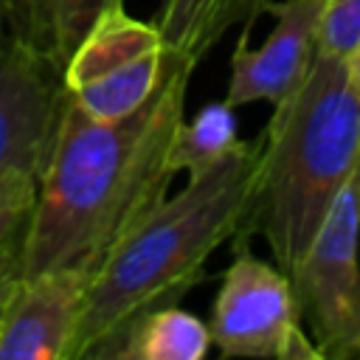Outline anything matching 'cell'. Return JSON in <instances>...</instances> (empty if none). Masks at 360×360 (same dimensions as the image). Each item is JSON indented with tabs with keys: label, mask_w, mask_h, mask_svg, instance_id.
Returning a JSON list of instances; mask_svg holds the SVG:
<instances>
[{
	"label": "cell",
	"mask_w": 360,
	"mask_h": 360,
	"mask_svg": "<svg viewBox=\"0 0 360 360\" xmlns=\"http://www.w3.org/2000/svg\"><path fill=\"white\" fill-rule=\"evenodd\" d=\"M188 62L166 56L158 90L135 112L98 121L62 104L37 180L22 276L82 267L96 273L110 250L166 197L169 149L186 118Z\"/></svg>",
	"instance_id": "obj_1"
},
{
	"label": "cell",
	"mask_w": 360,
	"mask_h": 360,
	"mask_svg": "<svg viewBox=\"0 0 360 360\" xmlns=\"http://www.w3.org/2000/svg\"><path fill=\"white\" fill-rule=\"evenodd\" d=\"M346 73H349V79H352V87H354L357 96H360V45H357V51L349 56V62H346Z\"/></svg>",
	"instance_id": "obj_16"
},
{
	"label": "cell",
	"mask_w": 360,
	"mask_h": 360,
	"mask_svg": "<svg viewBox=\"0 0 360 360\" xmlns=\"http://www.w3.org/2000/svg\"><path fill=\"white\" fill-rule=\"evenodd\" d=\"M211 346L208 323L180 304H160L115 329L87 360H202Z\"/></svg>",
	"instance_id": "obj_10"
},
{
	"label": "cell",
	"mask_w": 360,
	"mask_h": 360,
	"mask_svg": "<svg viewBox=\"0 0 360 360\" xmlns=\"http://www.w3.org/2000/svg\"><path fill=\"white\" fill-rule=\"evenodd\" d=\"M357 166L360 96L346 62L315 51L259 135L253 191L233 239L262 236L276 267L292 276Z\"/></svg>",
	"instance_id": "obj_3"
},
{
	"label": "cell",
	"mask_w": 360,
	"mask_h": 360,
	"mask_svg": "<svg viewBox=\"0 0 360 360\" xmlns=\"http://www.w3.org/2000/svg\"><path fill=\"white\" fill-rule=\"evenodd\" d=\"M37 174L20 169L0 177V287L22 276L37 202Z\"/></svg>",
	"instance_id": "obj_14"
},
{
	"label": "cell",
	"mask_w": 360,
	"mask_h": 360,
	"mask_svg": "<svg viewBox=\"0 0 360 360\" xmlns=\"http://www.w3.org/2000/svg\"><path fill=\"white\" fill-rule=\"evenodd\" d=\"M357 45H360V0H323L315 48L326 56L349 62Z\"/></svg>",
	"instance_id": "obj_15"
},
{
	"label": "cell",
	"mask_w": 360,
	"mask_h": 360,
	"mask_svg": "<svg viewBox=\"0 0 360 360\" xmlns=\"http://www.w3.org/2000/svg\"><path fill=\"white\" fill-rule=\"evenodd\" d=\"M301 323L323 360L360 357V166L290 276Z\"/></svg>",
	"instance_id": "obj_4"
},
{
	"label": "cell",
	"mask_w": 360,
	"mask_h": 360,
	"mask_svg": "<svg viewBox=\"0 0 360 360\" xmlns=\"http://www.w3.org/2000/svg\"><path fill=\"white\" fill-rule=\"evenodd\" d=\"M62 104V73L6 34L0 39V177L14 169L39 177Z\"/></svg>",
	"instance_id": "obj_7"
},
{
	"label": "cell",
	"mask_w": 360,
	"mask_h": 360,
	"mask_svg": "<svg viewBox=\"0 0 360 360\" xmlns=\"http://www.w3.org/2000/svg\"><path fill=\"white\" fill-rule=\"evenodd\" d=\"M90 278L82 267L20 276L0 323V360H70Z\"/></svg>",
	"instance_id": "obj_8"
},
{
	"label": "cell",
	"mask_w": 360,
	"mask_h": 360,
	"mask_svg": "<svg viewBox=\"0 0 360 360\" xmlns=\"http://www.w3.org/2000/svg\"><path fill=\"white\" fill-rule=\"evenodd\" d=\"M17 281H11V284H6V287H0V323H3V312H6V301H8V295H11V287H14Z\"/></svg>",
	"instance_id": "obj_17"
},
{
	"label": "cell",
	"mask_w": 360,
	"mask_h": 360,
	"mask_svg": "<svg viewBox=\"0 0 360 360\" xmlns=\"http://www.w3.org/2000/svg\"><path fill=\"white\" fill-rule=\"evenodd\" d=\"M233 110L236 107H231L222 98L197 110L194 118H183L169 149V166L174 174L183 172L186 177H197L214 169L242 143Z\"/></svg>",
	"instance_id": "obj_13"
},
{
	"label": "cell",
	"mask_w": 360,
	"mask_h": 360,
	"mask_svg": "<svg viewBox=\"0 0 360 360\" xmlns=\"http://www.w3.org/2000/svg\"><path fill=\"white\" fill-rule=\"evenodd\" d=\"M208 329L222 357L323 360L301 323L290 276L259 259L248 239H233Z\"/></svg>",
	"instance_id": "obj_5"
},
{
	"label": "cell",
	"mask_w": 360,
	"mask_h": 360,
	"mask_svg": "<svg viewBox=\"0 0 360 360\" xmlns=\"http://www.w3.org/2000/svg\"><path fill=\"white\" fill-rule=\"evenodd\" d=\"M259 160V138L242 141L214 169L188 177L174 197H163L93 273L70 360L104 343L135 315L180 304L205 276L208 259L239 233Z\"/></svg>",
	"instance_id": "obj_2"
},
{
	"label": "cell",
	"mask_w": 360,
	"mask_h": 360,
	"mask_svg": "<svg viewBox=\"0 0 360 360\" xmlns=\"http://www.w3.org/2000/svg\"><path fill=\"white\" fill-rule=\"evenodd\" d=\"M323 0H281L264 6L276 17L270 37L259 48H248L250 28H242L231 56V79L225 101L231 107L270 101L278 104L307 73L315 56L318 17Z\"/></svg>",
	"instance_id": "obj_9"
},
{
	"label": "cell",
	"mask_w": 360,
	"mask_h": 360,
	"mask_svg": "<svg viewBox=\"0 0 360 360\" xmlns=\"http://www.w3.org/2000/svg\"><path fill=\"white\" fill-rule=\"evenodd\" d=\"M118 3L124 0H3V14L8 37L62 73L96 20Z\"/></svg>",
	"instance_id": "obj_11"
},
{
	"label": "cell",
	"mask_w": 360,
	"mask_h": 360,
	"mask_svg": "<svg viewBox=\"0 0 360 360\" xmlns=\"http://www.w3.org/2000/svg\"><path fill=\"white\" fill-rule=\"evenodd\" d=\"M264 6L267 0H163L155 28L163 39L166 56L197 68L228 28L236 22L250 28Z\"/></svg>",
	"instance_id": "obj_12"
},
{
	"label": "cell",
	"mask_w": 360,
	"mask_h": 360,
	"mask_svg": "<svg viewBox=\"0 0 360 360\" xmlns=\"http://www.w3.org/2000/svg\"><path fill=\"white\" fill-rule=\"evenodd\" d=\"M166 65L155 22L135 20L124 3L107 8L62 70L68 101L84 115L115 121L152 98Z\"/></svg>",
	"instance_id": "obj_6"
}]
</instances>
